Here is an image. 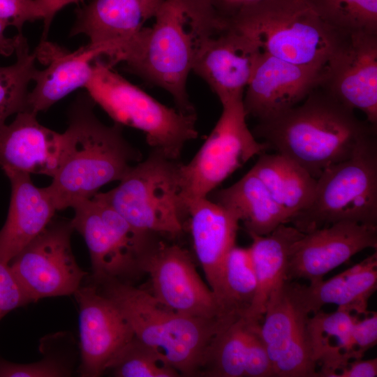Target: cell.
Returning a JSON list of instances; mask_svg holds the SVG:
<instances>
[{
  "label": "cell",
  "mask_w": 377,
  "mask_h": 377,
  "mask_svg": "<svg viewBox=\"0 0 377 377\" xmlns=\"http://www.w3.org/2000/svg\"><path fill=\"white\" fill-rule=\"evenodd\" d=\"M214 201L242 222L248 234L266 235L289 219L251 170L229 187L214 191Z\"/></svg>",
  "instance_id": "obj_26"
},
{
  "label": "cell",
  "mask_w": 377,
  "mask_h": 377,
  "mask_svg": "<svg viewBox=\"0 0 377 377\" xmlns=\"http://www.w3.org/2000/svg\"><path fill=\"white\" fill-rule=\"evenodd\" d=\"M17 60L10 66H0V127L8 117L25 110L28 85L36 71V51L31 53L27 39L17 34L15 51Z\"/></svg>",
  "instance_id": "obj_31"
},
{
  "label": "cell",
  "mask_w": 377,
  "mask_h": 377,
  "mask_svg": "<svg viewBox=\"0 0 377 377\" xmlns=\"http://www.w3.org/2000/svg\"><path fill=\"white\" fill-rule=\"evenodd\" d=\"M73 295L80 310L79 374L100 376L134 334L116 304L96 285L81 286Z\"/></svg>",
  "instance_id": "obj_16"
},
{
  "label": "cell",
  "mask_w": 377,
  "mask_h": 377,
  "mask_svg": "<svg viewBox=\"0 0 377 377\" xmlns=\"http://www.w3.org/2000/svg\"><path fill=\"white\" fill-rule=\"evenodd\" d=\"M226 23L251 38L262 52L320 69L341 33L327 25L306 0H267Z\"/></svg>",
  "instance_id": "obj_5"
},
{
  "label": "cell",
  "mask_w": 377,
  "mask_h": 377,
  "mask_svg": "<svg viewBox=\"0 0 377 377\" xmlns=\"http://www.w3.org/2000/svg\"><path fill=\"white\" fill-rule=\"evenodd\" d=\"M71 220L88 247L93 283H130L142 274L141 263L156 235L134 228L118 212L95 195L75 204Z\"/></svg>",
  "instance_id": "obj_9"
},
{
  "label": "cell",
  "mask_w": 377,
  "mask_h": 377,
  "mask_svg": "<svg viewBox=\"0 0 377 377\" xmlns=\"http://www.w3.org/2000/svg\"><path fill=\"white\" fill-rule=\"evenodd\" d=\"M260 53L251 38L226 24L203 45L192 72L208 84L223 104L243 98Z\"/></svg>",
  "instance_id": "obj_18"
},
{
  "label": "cell",
  "mask_w": 377,
  "mask_h": 377,
  "mask_svg": "<svg viewBox=\"0 0 377 377\" xmlns=\"http://www.w3.org/2000/svg\"><path fill=\"white\" fill-rule=\"evenodd\" d=\"M303 232L287 223L281 224L266 235L249 234V247L257 281L253 301L244 317L261 323L271 295L287 281L286 272L293 244Z\"/></svg>",
  "instance_id": "obj_25"
},
{
  "label": "cell",
  "mask_w": 377,
  "mask_h": 377,
  "mask_svg": "<svg viewBox=\"0 0 377 377\" xmlns=\"http://www.w3.org/2000/svg\"><path fill=\"white\" fill-rule=\"evenodd\" d=\"M141 270L149 277L151 293L177 313L206 319H239L224 311L182 247L156 239L142 259Z\"/></svg>",
  "instance_id": "obj_12"
},
{
  "label": "cell",
  "mask_w": 377,
  "mask_h": 377,
  "mask_svg": "<svg viewBox=\"0 0 377 377\" xmlns=\"http://www.w3.org/2000/svg\"><path fill=\"white\" fill-rule=\"evenodd\" d=\"M180 163L153 150L147 159L133 165L116 187L95 195L136 229L177 237L182 233L184 219L188 217Z\"/></svg>",
  "instance_id": "obj_7"
},
{
  "label": "cell",
  "mask_w": 377,
  "mask_h": 377,
  "mask_svg": "<svg viewBox=\"0 0 377 377\" xmlns=\"http://www.w3.org/2000/svg\"><path fill=\"white\" fill-rule=\"evenodd\" d=\"M46 349L41 348L45 353L44 358L30 364H17L0 358V377H64L69 376L73 372L72 362L66 355L50 353L48 346L43 342Z\"/></svg>",
  "instance_id": "obj_34"
},
{
  "label": "cell",
  "mask_w": 377,
  "mask_h": 377,
  "mask_svg": "<svg viewBox=\"0 0 377 377\" xmlns=\"http://www.w3.org/2000/svg\"><path fill=\"white\" fill-rule=\"evenodd\" d=\"M31 302L8 263L0 259V320L10 311Z\"/></svg>",
  "instance_id": "obj_36"
},
{
  "label": "cell",
  "mask_w": 377,
  "mask_h": 377,
  "mask_svg": "<svg viewBox=\"0 0 377 377\" xmlns=\"http://www.w3.org/2000/svg\"><path fill=\"white\" fill-rule=\"evenodd\" d=\"M97 286L120 310L134 337L156 350L184 376H198L212 339L237 320L181 314L130 283L113 280Z\"/></svg>",
  "instance_id": "obj_4"
},
{
  "label": "cell",
  "mask_w": 377,
  "mask_h": 377,
  "mask_svg": "<svg viewBox=\"0 0 377 377\" xmlns=\"http://www.w3.org/2000/svg\"><path fill=\"white\" fill-rule=\"evenodd\" d=\"M250 170L261 180L289 221L310 204L316 179L290 158L279 153H263Z\"/></svg>",
  "instance_id": "obj_28"
},
{
  "label": "cell",
  "mask_w": 377,
  "mask_h": 377,
  "mask_svg": "<svg viewBox=\"0 0 377 377\" xmlns=\"http://www.w3.org/2000/svg\"><path fill=\"white\" fill-rule=\"evenodd\" d=\"M320 87L377 126V33L341 32Z\"/></svg>",
  "instance_id": "obj_13"
},
{
  "label": "cell",
  "mask_w": 377,
  "mask_h": 377,
  "mask_svg": "<svg viewBox=\"0 0 377 377\" xmlns=\"http://www.w3.org/2000/svg\"><path fill=\"white\" fill-rule=\"evenodd\" d=\"M188 217L196 258L208 286L219 300L223 262L235 245L239 221L231 212L209 197L191 202L188 206Z\"/></svg>",
  "instance_id": "obj_24"
},
{
  "label": "cell",
  "mask_w": 377,
  "mask_h": 377,
  "mask_svg": "<svg viewBox=\"0 0 377 377\" xmlns=\"http://www.w3.org/2000/svg\"><path fill=\"white\" fill-rule=\"evenodd\" d=\"M40 13L41 20L44 22L42 41H45L50 24L58 11L67 5L79 3L84 0H34Z\"/></svg>",
  "instance_id": "obj_41"
},
{
  "label": "cell",
  "mask_w": 377,
  "mask_h": 377,
  "mask_svg": "<svg viewBox=\"0 0 377 377\" xmlns=\"http://www.w3.org/2000/svg\"><path fill=\"white\" fill-rule=\"evenodd\" d=\"M361 314L338 308L333 313L318 311L309 318L313 357L316 366L320 367L317 376L334 377L348 362L357 359L352 330L355 320Z\"/></svg>",
  "instance_id": "obj_27"
},
{
  "label": "cell",
  "mask_w": 377,
  "mask_h": 377,
  "mask_svg": "<svg viewBox=\"0 0 377 377\" xmlns=\"http://www.w3.org/2000/svg\"><path fill=\"white\" fill-rule=\"evenodd\" d=\"M377 247V226L340 221L314 230L293 244L288 263L287 281L323 280L329 272L356 253Z\"/></svg>",
  "instance_id": "obj_15"
},
{
  "label": "cell",
  "mask_w": 377,
  "mask_h": 377,
  "mask_svg": "<svg viewBox=\"0 0 377 377\" xmlns=\"http://www.w3.org/2000/svg\"><path fill=\"white\" fill-rule=\"evenodd\" d=\"M285 286L295 304L309 315L328 304L364 313L377 288V253L327 281L309 286L287 281Z\"/></svg>",
  "instance_id": "obj_23"
},
{
  "label": "cell",
  "mask_w": 377,
  "mask_h": 377,
  "mask_svg": "<svg viewBox=\"0 0 377 377\" xmlns=\"http://www.w3.org/2000/svg\"><path fill=\"white\" fill-rule=\"evenodd\" d=\"M222 105L216 125L193 158L180 163L182 195L188 205L208 197L228 176L256 155L269 149L257 141L246 124L243 98Z\"/></svg>",
  "instance_id": "obj_10"
},
{
  "label": "cell",
  "mask_w": 377,
  "mask_h": 377,
  "mask_svg": "<svg viewBox=\"0 0 377 377\" xmlns=\"http://www.w3.org/2000/svg\"><path fill=\"white\" fill-rule=\"evenodd\" d=\"M249 323L244 377L274 376L272 363L260 334L261 323Z\"/></svg>",
  "instance_id": "obj_35"
},
{
  "label": "cell",
  "mask_w": 377,
  "mask_h": 377,
  "mask_svg": "<svg viewBox=\"0 0 377 377\" xmlns=\"http://www.w3.org/2000/svg\"><path fill=\"white\" fill-rule=\"evenodd\" d=\"M340 221L377 226L376 137L325 169L316 179L310 204L289 223L307 233Z\"/></svg>",
  "instance_id": "obj_8"
},
{
  "label": "cell",
  "mask_w": 377,
  "mask_h": 377,
  "mask_svg": "<svg viewBox=\"0 0 377 377\" xmlns=\"http://www.w3.org/2000/svg\"><path fill=\"white\" fill-rule=\"evenodd\" d=\"M151 27H145L128 40L102 57L112 67L126 70L163 89L177 109L195 113L186 91L188 77L203 45L225 27L209 0H166Z\"/></svg>",
  "instance_id": "obj_1"
},
{
  "label": "cell",
  "mask_w": 377,
  "mask_h": 377,
  "mask_svg": "<svg viewBox=\"0 0 377 377\" xmlns=\"http://www.w3.org/2000/svg\"><path fill=\"white\" fill-rule=\"evenodd\" d=\"M37 114L22 111L0 127V168L52 177L59 166L64 134L40 124Z\"/></svg>",
  "instance_id": "obj_19"
},
{
  "label": "cell",
  "mask_w": 377,
  "mask_h": 377,
  "mask_svg": "<svg viewBox=\"0 0 377 377\" xmlns=\"http://www.w3.org/2000/svg\"><path fill=\"white\" fill-rule=\"evenodd\" d=\"M377 359H356L350 361L338 370L334 377H376Z\"/></svg>",
  "instance_id": "obj_40"
},
{
  "label": "cell",
  "mask_w": 377,
  "mask_h": 377,
  "mask_svg": "<svg viewBox=\"0 0 377 377\" xmlns=\"http://www.w3.org/2000/svg\"><path fill=\"white\" fill-rule=\"evenodd\" d=\"M94 104L88 94L81 95L70 109L60 162L47 186L57 211L92 198L108 183L119 182L131 163L142 158L124 137L121 125L107 126L98 119Z\"/></svg>",
  "instance_id": "obj_3"
},
{
  "label": "cell",
  "mask_w": 377,
  "mask_h": 377,
  "mask_svg": "<svg viewBox=\"0 0 377 377\" xmlns=\"http://www.w3.org/2000/svg\"><path fill=\"white\" fill-rule=\"evenodd\" d=\"M103 49L89 43L75 52H66L46 40L36 50L38 59L48 61L47 67L36 70L34 89L28 93L25 110L34 114L45 111L71 92L86 86L95 59Z\"/></svg>",
  "instance_id": "obj_20"
},
{
  "label": "cell",
  "mask_w": 377,
  "mask_h": 377,
  "mask_svg": "<svg viewBox=\"0 0 377 377\" xmlns=\"http://www.w3.org/2000/svg\"><path fill=\"white\" fill-rule=\"evenodd\" d=\"M306 1L337 31L377 33V0Z\"/></svg>",
  "instance_id": "obj_32"
},
{
  "label": "cell",
  "mask_w": 377,
  "mask_h": 377,
  "mask_svg": "<svg viewBox=\"0 0 377 377\" xmlns=\"http://www.w3.org/2000/svg\"><path fill=\"white\" fill-rule=\"evenodd\" d=\"M84 89L115 123L143 132L153 150L170 159L178 160L185 144L198 137L195 113L160 103L99 57Z\"/></svg>",
  "instance_id": "obj_6"
},
{
  "label": "cell",
  "mask_w": 377,
  "mask_h": 377,
  "mask_svg": "<svg viewBox=\"0 0 377 377\" xmlns=\"http://www.w3.org/2000/svg\"><path fill=\"white\" fill-rule=\"evenodd\" d=\"M219 17L226 22L267 0H209Z\"/></svg>",
  "instance_id": "obj_39"
},
{
  "label": "cell",
  "mask_w": 377,
  "mask_h": 377,
  "mask_svg": "<svg viewBox=\"0 0 377 377\" xmlns=\"http://www.w3.org/2000/svg\"><path fill=\"white\" fill-rule=\"evenodd\" d=\"M7 25L0 20V54L10 56L15 51L17 43V35L13 38L5 36L4 31Z\"/></svg>",
  "instance_id": "obj_42"
},
{
  "label": "cell",
  "mask_w": 377,
  "mask_h": 377,
  "mask_svg": "<svg viewBox=\"0 0 377 377\" xmlns=\"http://www.w3.org/2000/svg\"><path fill=\"white\" fill-rule=\"evenodd\" d=\"M165 1L92 0L77 10L70 35H86L89 44L101 47L103 54L142 29Z\"/></svg>",
  "instance_id": "obj_22"
},
{
  "label": "cell",
  "mask_w": 377,
  "mask_h": 377,
  "mask_svg": "<svg viewBox=\"0 0 377 377\" xmlns=\"http://www.w3.org/2000/svg\"><path fill=\"white\" fill-rule=\"evenodd\" d=\"M352 334L357 357L361 359L377 343L376 312L367 311L357 316L353 323Z\"/></svg>",
  "instance_id": "obj_38"
},
{
  "label": "cell",
  "mask_w": 377,
  "mask_h": 377,
  "mask_svg": "<svg viewBox=\"0 0 377 377\" xmlns=\"http://www.w3.org/2000/svg\"><path fill=\"white\" fill-rule=\"evenodd\" d=\"M11 185L6 222L0 230V259L10 263L53 219L57 211L47 187L33 183L30 174L3 169Z\"/></svg>",
  "instance_id": "obj_21"
},
{
  "label": "cell",
  "mask_w": 377,
  "mask_h": 377,
  "mask_svg": "<svg viewBox=\"0 0 377 377\" xmlns=\"http://www.w3.org/2000/svg\"><path fill=\"white\" fill-rule=\"evenodd\" d=\"M285 283L267 303L260 334L274 376L315 377L317 366L308 331L309 315L295 304Z\"/></svg>",
  "instance_id": "obj_14"
},
{
  "label": "cell",
  "mask_w": 377,
  "mask_h": 377,
  "mask_svg": "<svg viewBox=\"0 0 377 377\" xmlns=\"http://www.w3.org/2000/svg\"><path fill=\"white\" fill-rule=\"evenodd\" d=\"M41 19L34 0H0V20L22 33L24 24Z\"/></svg>",
  "instance_id": "obj_37"
},
{
  "label": "cell",
  "mask_w": 377,
  "mask_h": 377,
  "mask_svg": "<svg viewBox=\"0 0 377 377\" xmlns=\"http://www.w3.org/2000/svg\"><path fill=\"white\" fill-rule=\"evenodd\" d=\"M71 220L52 219L9 265L31 302L74 294L87 273L73 254Z\"/></svg>",
  "instance_id": "obj_11"
},
{
  "label": "cell",
  "mask_w": 377,
  "mask_h": 377,
  "mask_svg": "<svg viewBox=\"0 0 377 377\" xmlns=\"http://www.w3.org/2000/svg\"><path fill=\"white\" fill-rule=\"evenodd\" d=\"M274 149L318 179L329 167L350 158L364 143L376 137V126L359 119L320 86L296 106L252 132Z\"/></svg>",
  "instance_id": "obj_2"
},
{
  "label": "cell",
  "mask_w": 377,
  "mask_h": 377,
  "mask_svg": "<svg viewBox=\"0 0 377 377\" xmlns=\"http://www.w3.org/2000/svg\"><path fill=\"white\" fill-rule=\"evenodd\" d=\"M256 288L249 249L235 245L223 262L219 303L226 313L238 318L244 317L253 301Z\"/></svg>",
  "instance_id": "obj_29"
},
{
  "label": "cell",
  "mask_w": 377,
  "mask_h": 377,
  "mask_svg": "<svg viewBox=\"0 0 377 377\" xmlns=\"http://www.w3.org/2000/svg\"><path fill=\"white\" fill-rule=\"evenodd\" d=\"M249 325L242 317L218 333L207 347L198 376L244 377Z\"/></svg>",
  "instance_id": "obj_30"
},
{
  "label": "cell",
  "mask_w": 377,
  "mask_h": 377,
  "mask_svg": "<svg viewBox=\"0 0 377 377\" xmlns=\"http://www.w3.org/2000/svg\"><path fill=\"white\" fill-rule=\"evenodd\" d=\"M323 73L261 52L243 96L247 116L260 122L283 114L320 85Z\"/></svg>",
  "instance_id": "obj_17"
},
{
  "label": "cell",
  "mask_w": 377,
  "mask_h": 377,
  "mask_svg": "<svg viewBox=\"0 0 377 377\" xmlns=\"http://www.w3.org/2000/svg\"><path fill=\"white\" fill-rule=\"evenodd\" d=\"M117 377H177L179 372L156 350L133 337L110 360L105 371Z\"/></svg>",
  "instance_id": "obj_33"
}]
</instances>
